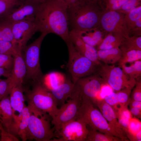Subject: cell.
Returning <instances> with one entry per match:
<instances>
[{"label":"cell","mask_w":141,"mask_h":141,"mask_svg":"<svg viewBox=\"0 0 141 141\" xmlns=\"http://www.w3.org/2000/svg\"><path fill=\"white\" fill-rule=\"evenodd\" d=\"M68 9L63 0H48L39 5L34 20L36 32L54 33L69 42Z\"/></svg>","instance_id":"cell-1"},{"label":"cell","mask_w":141,"mask_h":141,"mask_svg":"<svg viewBox=\"0 0 141 141\" xmlns=\"http://www.w3.org/2000/svg\"><path fill=\"white\" fill-rule=\"evenodd\" d=\"M105 11L101 1L81 0L75 6L68 8L69 26L71 30H75L99 28Z\"/></svg>","instance_id":"cell-2"},{"label":"cell","mask_w":141,"mask_h":141,"mask_svg":"<svg viewBox=\"0 0 141 141\" xmlns=\"http://www.w3.org/2000/svg\"><path fill=\"white\" fill-rule=\"evenodd\" d=\"M35 82L31 90L25 91L27 106L32 113L40 114L48 113L52 119L54 118L59 110L56 99L42 82Z\"/></svg>","instance_id":"cell-3"},{"label":"cell","mask_w":141,"mask_h":141,"mask_svg":"<svg viewBox=\"0 0 141 141\" xmlns=\"http://www.w3.org/2000/svg\"><path fill=\"white\" fill-rule=\"evenodd\" d=\"M77 118L83 120L87 126L93 129L119 137L122 140L121 137L110 125L100 111L95 108L90 100L82 98Z\"/></svg>","instance_id":"cell-4"},{"label":"cell","mask_w":141,"mask_h":141,"mask_svg":"<svg viewBox=\"0 0 141 141\" xmlns=\"http://www.w3.org/2000/svg\"><path fill=\"white\" fill-rule=\"evenodd\" d=\"M66 43L69 55L67 67L74 83L80 78L96 73L98 65L78 52L70 40Z\"/></svg>","instance_id":"cell-5"},{"label":"cell","mask_w":141,"mask_h":141,"mask_svg":"<svg viewBox=\"0 0 141 141\" xmlns=\"http://www.w3.org/2000/svg\"><path fill=\"white\" fill-rule=\"evenodd\" d=\"M96 73L105 84L108 85L116 92L125 88L132 89L136 79L130 78L124 73L121 67L115 65L102 63L98 66Z\"/></svg>","instance_id":"cell-6"},{"label":"cell","mask_w":141,"mask_h":141,"mask_svg":"<svg viewBox=\"0 0 141 141\" xmlns=\"http://www.w3.org/2000/svg\"><path fill=\"white\" fill-rule=\"evenodd\" d=\"M47 34L45 33H41L38 38L26 46L23 50L27 70L25 77L34 82H41L43 76L40 65V53L42 42Z\"/></svg>","instance_id":"cell-7"},{"label":"cell","mask_w":141,"mask_h":141,"mask_svg":"<svg viewBox=\"0 0 141 141\" xmlns=\"http://www.w3.org/2000/svg\"><path fill=\"white\" fill-rule=\"evenodd\" d=\"M68 100L62 105L51 123L55 134L67 123L76 119L82 100V96L78 89L74 86Z\"/></svg>","instance_id":"cell-8"},{"label":"cell","mask_w":141,"mask_h":141,"mask_svg":"<svg viewBox=\"0 0 141 141\" xmlns=\"http://www.w3.org/2000/svg\"><path fill=\"white\" fill-rule=\"evenodd\" d=\"M48 115H30L26 132L27 140L51 141L55 138L54 131L51 127Z\"/></svg>","instance_id":"cell-9"},{"label":"cell","mask_w":141,"mask_h":141,"mask_svg":"<svg viewBox=\"0 0 141 141\" xmlns=\"http://www.w3.org/2000/svg\"><path fill=\"white\" fill-rule=\"evenodd\" d=\"M99 28L105 34L111 33L123 39L130 36L124 14L117 11H105L100 21Z\"/></svg>","instance_id":"cell-10"},{"label":"cell","mask_w":141,"mask_h":141,"mask_svg":"<svg viewBox=\"0 0 141 141\" xmlns=\"http://www.w3.org/2000/svg\"><path fill=\"white\" fill-rule=\"evenodd\" d=\"M88 131L86 124L77 118L64 125L51 141H85Z\"/></svg>","instance_id":"cell-11"},{"label":"cell","mask_w":141,"mask_h":141,"mask_svg":"<svg viewBox=\"0 0 141 141\" xmlns=\"http://www.w3.org/2000/svg\"><path fill=\"white\" fill-rule=\"evenodd\" d=\"M104 84L101 78L96 73L80 78L74 83L82 98L90 100L93 103L97 99V96Z\"/></svg>","instance_id":"cell-12"},{"label":"cell","mask_w":141,"mask_h":141,"mask_svg":"<svg viewBox=\"0 0 141 141\" xmlns=\"http://www.w3.org/2000/svg\"><path fill=\"white\" fill-rule=\"evenodd\" d=\"M34 19L23 20L12 23V30L15 43L23 50L28 41L36 32Z\"/></svg>","instance_id":"cell-13"},{"label":"cell","mask_w":141,"mask_h":141,"mask_svg":"<svg viewBox=\"0 0 141 141\" xmlns=\"http://www.w3.org/2000/svg\"><path fill=\"white\" fill-rule=\"evenodd\" d=\"M2 113L0 116L1 124L6 131L15 136L17 135V127L21 119L14 114L10 105L9 96L0 101Z\"/></svg>","instance_id":"cell-14"},{"label":"cell","mask_w":141,"mask_h":141,"mask_svg":"<svg viewBox=\"0 0 141 141\" xmlns=\"http://www.w3.org/2000/svg\"><path fill=\"white\" fill-rule=\"evenodd\" d=\"M93 104L98 107L110 125L121 137L122 141H129L118 122L114 108L106 103L103 99L97 98Z\"/></svg>","instance_id":"cell-15"},{"label":"cell","mask_w":141,"mask_h":141,"mask_svg":"<svg viewBox=\"0 0 141 141\" xmlns=\"http://www.w3.org/2000/svg\"><path fill=\"white\" fill-rule=\"evenodd\" d=\"M18 8H14L4 19L11 23L24 20L35 19L39 5L24 1Z\"/></svg>","instance_id":"cell-16"},{"label":"cell","mask_w":141,"mask_h":141,"mask_svg":"<svg viewBox=\"0 0 141 141\" xmlns=\"http://www.w3.org/2000/svg\"><path fill=\"white\" fill-rule=\"evenodd\" d=\"M69 37L70 40L80 54L98 66L102 63L98 59L97 50L95 48L85 43L74 30H71L69 31Z\"/></svg>","instance_id":"cell-17"},{"label":"cell","mask_w":141,"mask_h":141,"mask_svg":"<svg viewBox=\"0 0 141 141\" xmlns=\"http://www.w3.org/2000/svg\"><path fill=\"white\" fill-rule=\"evenodd\" d=\"M22 51V50H20L13 56L14 64L9 77L11 90L15 86H22L24 79L26 77V68Z\"/></svg>","instance_id":"cell-18"},{"label":"cell","mask_w":141,"mask_h":141,"mask_svg":"<svg viewBox=\"0 0 141 141\" xmlns=\"http://www.w3.org/2000/svg\"><path fill=\"white\" fill-rule=\"evenodd\" d=\"M74 83L72 80L66 78L64 81L57 87L50 91L56 99L58 105L64 104L72 92Z\"/></svg>","instance_id":"cell-19"},{"label":"cell","mask_w":141,"mask_h":141,"mask_svg":"<svg viewBox=\"0 0 141 141\" xmlns=\"http://www.w3.org/2000/svg\"><path fill=\"white\" fill-rule=\"evenodd\" d=\"M74 30L85 43L95 47L101 43L105 35L104 32L98 28Z\"/></svg>","instance_id":"cell-20"},{"label":"cell","mask_w":141,"mask_h":141,"mask_svg":"<svg viewBox=\"0 0 141 141\" xmlns=\"http://www.w3.org/2000/svg\"><path fill=\"white\" fill-rule=\"evenodd\" d=\"M24 90L22 86L14 87L10 93L9 99L11 107L13 110L21 113L26 106L25 104V97L24 95Z\"/></svg>","instance_id":"cell-21"},{"label":"cell","mask_w":141,"mask_h":141,"mask_svg":"<svg viewBox=\"0 0 141 141\" xmlns=\"http://www.w3.org/2000/svg\"><path fill=\"white\" fill-rule=\"evenodd\" d=\"M97 54L98 59L101 62L108 64H113L118 62L122 56V52L119 47H117L98 50Z\"/></svg>","instance_id":"cell-22"},{"label":"cell","mask_w":141,"mask_h":141,"mask_svg":"<svg viewBox=\"0 0 141 141\" xmlns=\"http://www.w3.org/2000/svg\"><path fill=\"white\" fill-rule=\"evenodd\" d=\"M124 15V19L130 33L141 27V5Z\"/></svg>","instance_id":"cell-23"},{"label":"cell","mask_w":141,"mask_h":141,"mask_svg":"<svg viewBox=\"0 0 141 141\" xmlns=\"http://www.w3.org/2000/svg\"><path fill=\"white\" fill-rule=\"evenodd\" d=\"M66 78L60 73L53 72L43 75L42 83L49 91L62 84Z\"/></svg>","instance_id":"cell-24"},{"label":"cell","mask_w":141,"mask_h":141,"mask_svg":"<svg viewBox=\"0 0 141 141\" xmlns=\"http://www.w3.org/2000/svg\"><path fill=\"white\" fill-rule=\"evenodd\" d=\"M31 113L27 106L24 108L21 113V120L17 127V135L23 141L27 140L26 132Z\"/></svg>","instance_id":"cell-25"},{"label":"cell","mask_w":141,"mask_h":141,"mask_svg":"<svg viewBox=\"0 0 141 141\" xmlns=\"http://www.w3.org/2000/svg\"><path fill=\"white\" fill-rule=\"evenodd\" d=\"M123 40L111 33L107 34L101 43L96 46V50H104L119 47Z\"/></svg>","instance_id":"cell-26"},{"label":"cell","mask_w":141,"mask_h":141,"mask_svg":"<svg viewBox=\"0 0 141 141\" xmlns=\"http://www.w3.org/2000/svg\"><path fill=\"white\" fill-rule=\"evenodd\" d=\"M119 47L122 52L133 50H141V36H129L124 39Z\"/></svg>","instance_id":"cell-27"},{"label":"cell","mask_w":141,"mask_h":141,"mask_svg":"<svg viewBox=\"0 0 141 141\" xmlns=\"http://www.w3.org/2000/svg\"><path fill=\"white\" fill-rule=\"evenodd\" d=\"M0 41L15 42L12 30V23L5 19L0 20Z\"/></svg>","instance_id":"cell-28"},{"label":"cell","mask_w":141,"mask_h":141,"mask_svg":"<svg viewBox=\"0 0 141 141\" xmlns=\"http://www.w3.org/2000/svg\"><path fill=\"white\" fill-rule=\"evenodd\" d=\"M85 141H122L120 138L109 135L90 127Z\"/></svg>","instance_id":"cell-29"},{"label":"cell","mask_w":141,"mask_h":141,"mask_svg":"<svg viewBox=\"0 0 141 141\" xmlns=\"http://www.w3.org/2000/svg\"><path fill=\"white\" fill-rule=\"evenodd\" d=\"M129 66L123 64L120 67L125 74L132 79L141 77V60L134 61Z\"/></svg>","instance_id":"cell-30"},{"label":"cell","mask_w":141,"mask_h":141,"mask_svg":"<svg viewBox=\"0 0 141 141\" xmlns=\"http://www.w3.org/2000/svg\"><path fill=\"white\" fill-rule=\"evenodd\" d=\"M139 60H141V50H133L122 52L121 57L118 62L119 66L120 67L122 65Z\"/></svg>","instance_id":"cell-31"},{"label":"cell","mask_w":141,"mask_h":141,"mask_svg":"<svg viewBox=\"0 0 141 141\" xmlns=\"http://www.w3.org/2000/svg\"><path fill=\"white\" fill-rule=\"evenodd\" d=\"M21 48L17 44L0 41V54L11 55L13 57Z\"/></svg>","instance_id":"cell-32"},{"label":"cell","mask_w":141,"mask_h":141,"mask_svg":"<svg viewBox=\"0 0 141 141\" xmlns=\"http://www.w3.org/2000/svg\"><path fill=\"white\" fill-rule=\"evenodd\" d=\"M22 2L19 1H7L0 0V20L4 19L16 5Z\"/></svg>","instance_id":"cell-33"},{"label":"cell","mask_w":141,"mask_h":141,"mask_svg":"<svg viewBox=\"0 0 141 141\" xmlns=\"http://www.w3.org/2000/svg\"><path fill=\"white\" fill-rule=\"evenodd\" d=\"M128 0H102L105 11H116L118 10Z\"/></svg>","instance_id":"cell-34"},{"label":"cell","mask_w":141,"mask_h":141,"mask_svg":"<svg viewBox=\"0 0 141 141\" xmlns=\"http://www.w3.org/2000/svg\"><path fill=\"white\" fill-rule=\"evenodd\" d=\"M132 89L125 88L116 92L119 105L128 106L130 100Z\"/></svg>","instance_id":"cell-35"},{"label":"cell","mask_w":141,"mask_h":141,"mask_svg":"<svg viewBox=\"0 0 141 141\" xmlns=\"http://www.w3.org/2000/svg\"><path fill=\"white\" fill-rule=\"evenodd\" d=\"M140 5L141 0H128L116 11L125 14Z\"/></svg>","instance_id":"cell-36"},{"label":"cell","mask_w":141,"mask_h":141,"mask_svg":"<svg viewBox=\"0 0 141 141\" xmlns=\"http://www.w3.org/2000/svg\"><path fill=\"white\" fill-rule=\"evenodd\" d=\"M5 79H0V101L10 94L11 89L9 77Z\"/></svg>","instance_id":"cell-37"},{"label":"cell","mask_w":141,"mask_h":141,"mask_svg":"<svg viewBox=\"0 0 141 141\" xmlns=\"http://www.w3.org/2000/svg\"><path fill=\"white\" fill-rule=\"evenodd\" d=\"M14 62V58L13 56L0 54V67L11 71Z\"/></svg>","instance_id":"cell-38"},{"label":"cell","mask_w":141,"mask_h":141,"mask_svg":"<svg viewBox=\"0 0 141 141\" xmlns=\"http://www.w3.org/2000/svg\"><path fill=\"white\" fill-rule=\"evenodd\" d=\"M136 79L135 86L131 92L130 98L131 100L141 101V77Z\"/></svg>","instance_id":"cell-39"},{"label":"cell","mask_w":141,"mask_h":141,"mask_svg":"<svg viewBox=\"0 0 141 141\" xmlns=\"http://www.w3.org/2000/svg\"><path fill=\"white\" fill-rule=\"evenodd\" d=\"M103 99L106 103L113 107H117L119 105L116 92H111L105 96Z\"/></svg>","instance_id":"cell-40"},{"label":"cell","mask_w":141,"mask_h":141,"mask_svg":"<svg viewBox=\"0 0 141 141\" xmlns=\"http://www.w3.org/2000/svg\"><path fill=\"white\" fill-rule=\"evenodd\" d=\"M0 130L1 131V141H18L19 140L15 136L6 131L3 126Z\"/></svg>","instance_id":"cell-41"},{"label":"cell","mask_w":141,"mask_h":141,"mask_svg":"<svg viewBox=\"0 0 141 141\" xmlns=\"http://www.w3.org/2000/svg\"><path fill=\"white\" fill-rule=\"evenodd\" d=\"M129 110L132 115L141 119V109L134 107H130Z\"/></svg>","instance_id":"cell-42"},{"label":"cell","mask_w":141,"mask_h":141,"mask_svg":"<svg viewBox=\"0 0 141 141\" xmlns=\"http://www.w3.org/2000/svg\"><path fill=\"white\" fill-rule=\"evenodd\" d=\"M11 71L0 67V78L3 76L7 78L10 77Z\"/></svg>","instance_id":"cell-43"},{"label":"cell","mask_w":141,"mask_h":141,"mask_svg":"<svg viewBox=\"0 0 141 141\" xmlns=\"http://www.w3.org/2000/svg\"><path fill=\"white\" fill-rule=\"evenodd\" d=\"M129 105L130 107L141 109V101H136L131 99Z\"/></svg>","instance_id":"cell-44"},{"label":"cell","mask_w":141,"mask_h":141,"mask_svg":"<svg viewBox=\"0 0 141 141\" xmlns=\"http://www.w3.org/2000/svg\"><path fill=\"white\" fill-rule=\"evenodd\" d=\"M67 4L68 8H70L77 4L81 0H63Z\"/></svg>","instance_id":"cell-45"},{"label":"cell","mask_w":141,"mask_h":141,"mask_svg":"<svg viewBox=\"0 0 141 141\" xmlns=\"http://www.w3.org/2000/svg\"><path fill=\"white\" fill-rule=\"evenodd\" d=\"M48 0H25L26 2L39 5L47 1Z\"/></svg>","instance_id":"cell-46"},{"label":"cell","mask_w":141,"mask_h":141,"mask_svg":"<svg viewBox=\"0 0 141 141\" xmlns=\"http://www.w3.org/2000/svg\"><path fill=\"white\" fill-rule=\"evenodd\" d=\"M5 1H20L19 0H2Z\"/></svg>","instance_id":"cell-47"},{"label":"cell","mask_w":141,"mask_h":141,"mask_svg":"<svg viewBox=\"0 0 141 141\" xmlns=\"http://www.w3.org/2000/svg\"><path fill=\"white\" fill-rule=\"evenodd\" d=\"M90 1H98V2H101L102 1V0H89Z\"/></svg>","instance_id":"cell-48"},{"label":"cell","mask_w":141,"mask_h":141,"mask_svg":"<svg viewBox=\"0 0 141 141\" xmlns=\"http://www.w3.org/2000/svg\"><path fill=\"white\" fill-rule=\"evenodd\" d=\"M2 113V110L0 106V116H1Z\"/></svg>","instance_id":"cell-49"},{"label":"cell","mask_w":141,"mask_h":141,"mask_svg":"<svg viewBox=\"0 0 141 141\" xmlns=\"http://www.w3.org/2000/svg\"><path fill=\"white\" fill-rule=\"evenodd\" d=\"M2 126V124H0V129H1V128Z\"/></svg>","instance_id":"cell-50"}]
</instances>
